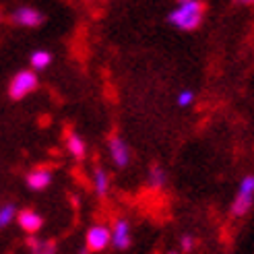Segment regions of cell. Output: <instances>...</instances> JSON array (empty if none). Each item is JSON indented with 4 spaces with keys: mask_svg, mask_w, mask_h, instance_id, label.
Returning a JSON list of instances; mask_svg holds the SVG:
<instances>
[{
    "mask_svg": "<svg viewBox=\"0 0 254 254\" xmlns=\"http://www.w3.org/2000/svg\"><path fill=\"white\" fill-rule=\"evenodd\" d=\"M12 21L21 27H37V25L44 23V15L37 8L31 6H19L15 12H12Z\"/></svg>",
    "mask_w": 254,
    "mask_h": 254,
    "instance_id": "7",
    "label": "cell"
},
{
    "mask_svg": "<svg viewBox=\"0 0 254 254\" xmlns=\"http://www.w3.org/2000/svg\"><path fill=\"white\" fill-rule=\"evenodd\" d=\"M254 205V176H246L236 192V198L232 202V215L234 217H244Z\"/></svg>",
    "mask_w": 254,
    "mask_h": 254,
    "instance_id": "2",
    "label": "cell"
},
{
    "mask_svg": "<svg viewBox=\"0 0 254 254\" xmlns=\"http://www.w3.org/2000/svg\"><path fill=\"white\" fill-rule=\"evenodd\" d=\"M205 17L202 0H178L176 8L170 12L168 21L180 31H194Z\"/></svg>",
    "mask_w": 254,
    "mask_h": 254,
    "instance_id": "1",
    "label": "cell"
},
{
    "mask_svg": "<svg viewBox=\"0 0 254 254\" xmlns=\"http://www.w3.org/2000/svg\"><path fill=\"white\" fill-rule=\"evenodd\" d=\"M50 184H52V170L35 168L27 174V186L31 190H46Z\"/></svg>",
    "mask_w": 254,
    "mask_h": 254,
    "instance_id": "9",
    "label": "cell"
},
{
    "mask_svg": "<svg viewBox=\"0 0 254 254\" xmlns=\"http://www.w3.org/2000/svg\"><path fill=\"white\" fill-rule=\"evenodd\" d=\"M180 248H182V252H190V250L194 248V238H192V236H182Z\"/></svg>",
    "mask_w": 254,
    "mask_h": 254,
    "instance_id": "17",
    "label": "cell"
},
{
    "mask_svg": "<svg viewBox=\"0 0 254 254\" xmlns=\"http://www.w3.org/2000/svg\"><path fill=\"white\" fill-rule=\"evenodd\" d=\"M85 244H87V252H104L110 244H112V232L106 225H93L87 230L85 236Z\"/></svg>",
    "mask_w": 254,
    "mask_h": 254,
    "instance_id": "4",
    "label": "cell"
},
{
    "mask_svg": "<svg viewBox=\"0 0 254 254\" xmlns=\"http://www.w3.org/2000/svg\"><path fill=\"white\" fill-rule=\"evenodd\" d=\"M238 4H244V6H254V0H236Z\"/></svg>",
    "mask_w": 254,
    "mask_h": 254,
    "instance_id": "18",
    "label": "cell"
},
{
    "mask_svg": "<svg viewBox=\"0 0 254 254\" xmlns=\"http://www.w3.org/2000/svg\"><path fill=\"white\" fill-rule=\"evenodd\" d=\"M147 180H149V186H151V188H155V190L163 188V186H166V180H168L166 170H163L161 166H151Z\"/></svg>",
    "mask_w": 254,
    "mask_h": 254,
    "instance_id": "14",
    "label": "cell"
},
{
    "mask_svg": "<svg viewBox=\"0 0 254 254\" xmlns=\"http://www.w3.org/2000/svg\"><path fill=\"white\" fill-rule=\"evenodd\" d=\"M66 149L74 159H83L85 157V141L77 134V132H68L66 134Z\"/></svg>",
    "mask_w": 254,
    "mask_h": 254,
    "instance_id": "11",
    "label": "cell"
},
{
    "mask_svg": "<svg viewBox=\"0 0 254 254\" xmlns=\"http://www.w3.org/2000/svg\"><path fill=\"white\" fill-rule=\"evenodd\" d=\"M108 147H110V157H112L114 163H116V168H126V166H128V161H130V149H128V145H126L118 134H114L110 138Z\"/></svg>",
    "mask_w": 254,
    "mask_h": 254,
    "instance_id": "6",
    "label": "cell"
},
{
    "mask_svg": "<svg viewBox=\"0 0 254 254\" xmlns=\"http://www.w3.org/2000/svg\"><path fill=\"white\" fill-rule=\"evenodd\" d=\"M15 217H17V207L12 202H6V205L0 207V230L8 227Z\"/></svg>",
    "mask_w": 254,
    "mask_h": 254,
    "instance_id": "15",
    "label": "cell"
},
{
    "mask_svg": "<svg viewBox=\"0 0 254 254\" xmlns=\"http://www.w3.org/2000/svg\"><path fill=\"white\" fill-rule=\"evenodd\" d=\"M192 104H194V91H192V89H182V91L178 93V106L188 108Z\"/></svg>",
    "mask_w": 254,
    "mask_h": 254,
    "instance_id": "16",
    "label": "cell"
},
{
    "mask_svg": "<svg viewBox=\"0 0 254 254\" xmlns=\"http://www.w3.org/2000/svg\"><path fill=\"white\" fill-rule=\"evenodd\" d=\"M17 223L23 232H27L29 236H35L44 227V217L33 209H23L17 213Z\"/></svg>",
    "mask_w": 254,
    "mask_h": 254,
    "instance_id": "5",
    "label": "cell"
},
{
    "mask_svg": "<svg viewBox=\"0 0 254 254\" xmlns=\"http://www.w3.org/2000/svg\"><path fill=\"white\" fill-rule=\"evenodd\" d=\"M31 254H56V242L54 240H42L37 236H29L25 240Z\"/></svg>",
    "mask_w": 254,
    "mask_h": 254,
    "instance_id": "10",
    "label": "cell"
},
{
    "mask_svg": "<svg viewBox=\"0 0 254 254\" xmlns=\"http://www.w3.org/2000/svg\"><path fill=\"white\" fill-rule=\"evenodd\" d=\"M168 254H178V252H168Z\"/></svg>",
    "mask_w": 254,
    "mask_h": 254,
    "instance_id": "19",
    "label": "cell"
},
{
    "mask_svg": "<svg viewBox=\"0 0 254 254\" xmlns=\"http://www.w3.org/2000/svg\"><path fill=\"white\" fill-rule=\"evenodd\" d=\"M29 62H31L33 70H44L50 66V62H52V54H50L48 50H35L29 58Z\"/></svg>",
    "mask_w": 254,
    "mask_h": 254,
    "instance_id": "13",
    "label": "cell"
},
{
    "mask_svg": "<svg viewBox=\"0 0 254 254\" xmlns=\"http://www.w3.org/2000/svg\"><path fill=\"white\" fill-rule=\"evenodd\" d=\"M37 89V74L35 70L27 68V70H19L15 77H12L10 85H8V93L12 99H23V97H27L29 93H33Z\"/></svg>",
    "mask_w": 254,
    "mask_h": 254,
    "instance_id": "3",
    "label": "cell"
},
{
    "mask_svg": "<svg viewBox=\"0 0 254 254\" xmlns=\"http://www.w3.org/2000/svg\"><path fill=\"white\" fill-rule=\"evenodd\" d=\"M93 188H95V192L99 196H106L108 194V190H110V176L104 168H97L93 172Z\"/></svg>",
    "mask_w": 254,
    "mask_h": 254,
    "instance_id": "12",
    "label": "cell"
},
{
    "mask_svg": "<svg viewBox=\"0 0 254 254\" xmlns=\"http://www.w3.org/2000/svg\"><path fill=\"white\" fill-rule=\"evenodd\" d=\"M132 238H130V225L126 219H118L114 223V230H112V246L116 250H126L130 246Z\"/></svg>",
    "mask_w": 254,
    "mask_h": 254,
    "instance_id": "8",
    "label": "cell"
}]
</instances>
